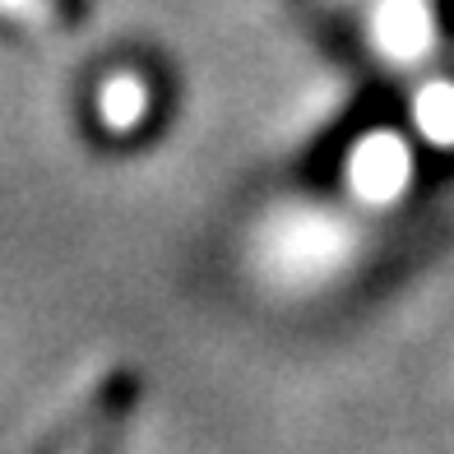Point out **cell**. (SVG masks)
I'll return each instance as SVG.
<instances>
[{"mask_svg":"<svg viewBox=\"0 0 454 454\" xmlns=\"http://www.w3.org/2000/svg\"><path fill=\"white\" fill-rule=\"evenodd\" d=\"M441 14H445V28L454 33V0H441Z\"/></svg>","mask_w":454,"mask_h":454,"instance_id":"2","label":"cell"},{"mask_svg":"<svg viewBox=\"0 0 454 454\" xmlns=\"http://www.w3.org/2000/svg\"><path fill=\"white\" fill-rule=\"evenodd\" d=\"M0 14H14L37 28H70L89 14L84 0H0Z\"/></svg>","mask_w":454,"mask_h":454,"instance_id":"1","label":"cell"}]
</instances>
